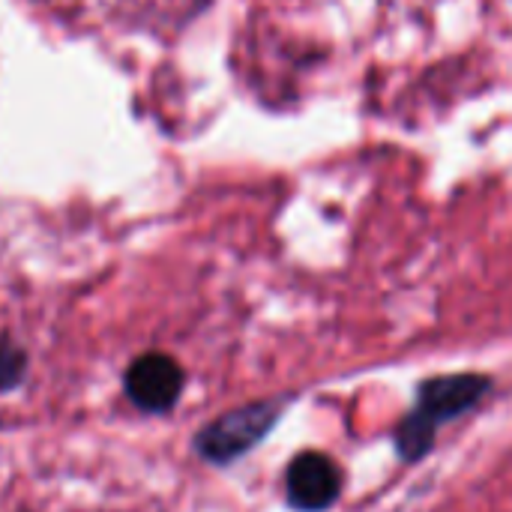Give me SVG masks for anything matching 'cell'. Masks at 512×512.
I'll use <instances>...</instances> for the list:
<instances>
[{
  "label": "cell",
  "mask_w": 512,
  "mask_h": 512,
  "mask_svg": "<svg viewBox=\"0 0 512 512\" xmlns=\"http://www.w3.org/2000/svg\"><path fill=\"white\" fill-rule=\"evenodd\" d=\"M489 390L492 381L486 375H471V372L426 381L420 387V405L396 429V447L402 459H423L435 441L438 423H447L471 411Z\"/></svg>",
  "instance_id": "1"
},
{
  "label": "cell",
  "mask_w": 512,
  "mask_h": 512,
  "mask_svg": "<svg viewBox=\"0 0 512 512\" xmlns=\"http://www.w3.org/2000/svg\"><path fill=\"white\" fill-rule=\"evenodd\" d=\"M282 405L276 402H255L246 408H237L225 417H219L213 426H207L198 435V450L210 459V462H231L237 456H243L246 450H252L276 423Z\"/></svg>",
  "instance_id": "2"
},
{
  "label": "cell",
  "mask_w": 512,
  "mask_h": 512,
  "mask_svg": "<svg viewBox=\"0 0 512 512\" xmlns=\"http://www.w3.org/2000/svg\"><path fill=\"white\" fill-rule=\"evenodd\" d=\"M285 489L291 507L300 512H324L339 501L342 471L324 453H303L291 462L285 474Z\"/></svg>",
  "instance_id": "3"
},
{
  "label": "cell",
  "mask_w": 512,
  "mask_h": 512,
  "mask_svg": "<svg viewBox=\"0 0 512 512\" xmlns=\"http://www.w3.org/2000/svg\"><path fill=\"white\" fill-rule=\"evenodd\" d=\"M180 390H183V369L165 354H144L126 372L129 399L150 414H162L174 408Z\"/></svg>",
  "instance_id": "4"
},
{
  "label": "cell",
  "mask_w": 512,
  "mask_h": 512,
  "mask_svg": "<svg viewBox=\"0 0 512 512\" xmlns=\"http://www.w3.org/2000/svg\"><path fill=\"white\" fill-rule=\"evenodd\" d=\"M21 369H24V357L15 345H6L0 342V390H9L18 384L21 378Z\"/></svg>",
  "instance_id": "5"
}]
</instances>
